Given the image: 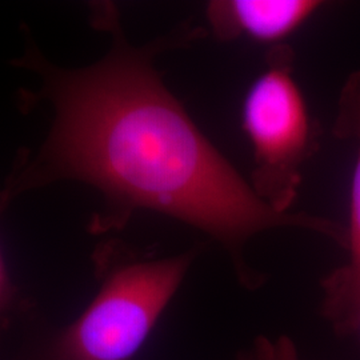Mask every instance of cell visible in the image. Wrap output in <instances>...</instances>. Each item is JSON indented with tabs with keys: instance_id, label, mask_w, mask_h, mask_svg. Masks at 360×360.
I'll return each mask as SVG.
<instances>
[{
	"instance_id": "52a82bcc",
	"label": "cell",
	"mask_w": 360,
	"mask_h": 360,
	"mask_svg": "<svg viewBox=\"0 0 360 360\" xmlns=\"http://www.w3.org/2000/svg\"><path fill=\"white\" fill-rule=\"evenodd\" d=\"M13 299V285L8 278V272L4 264V259L0 250V316L7 309Z\"/></svg>"
},
{
	"instance_id": "5b68a950",
	"label": "cell",
	"mask_w": 360,
	"mask_h": 360,
	"mask_svg": "<svg viewBox=\"0 0 360 360\" xmlns=\"http://www.w3.org/2000/svg\"><path fill=\"white\" fill-rule=\"evenodd\" d=\"M315 0H217L207 6V19L217 38L247 37L274 43L287 38L321 7Z\"/></svg>"
},
{
	"instance_id": "6da1fadb",
	"label": "cell",
	"mask_w": 360,
	"mask_h": 360,
	"mask_svg": "<svg viewBox=\"0 0 360 360\" xmlns=\"http://www.w3.org/2000/svg\"><path fill=\"white\" fill-rule=\"evenodd\" d=\"M90 20L110 35V47L84 67L51 62L22 25L23 51L11 65L31 74L34 84L18 91L16 102L23 114L49 110L51 122L41 142L16 155L0 186V215L27 193L80 183L102 198L92 233L120 230L142 210L163 214L220 242L248 288L260 279L243 252L259 232L296 227L345 242L346 233L330 220L266 205L166 87L155 58L191 38L190 30L138 47L115 4L92 3Z\"/></svg>"
},
{
	"instance_id": "8992f818",
	"label": "cell",
	"mask_w": 360,
	"mask_h": 360,
	"mask_svg": "<svg viewBox=\"0 0 360 360\" xmlns=\"http://www.w3.org/2000/svg\"><path fill=\"white\" fill-rule=\"evenodd\" d=\"M238 360H300L294 342L287 336L275 339L259 336L250 349L242 352Z\"/></svg>"
},
{
	"instance_id": "277c9868",
	"label": "cell",
	"mask_w": 360,
	"mask_h": 360,
	"mask_svg": "<svg viewBox=\"0 0 360 360\" xmlns=\"http://www.w3.org/2000/svg\"><path fill=\"white\" fill-rule=\"evenodd\" d=\"M335 135L358 142V159L352 181L351 227L347 245L349 262L323 284L324 314L340 331L360 327V70L348 77L339 99Z\"/></svg>"
},
{
	"instance_id": "7a4b0ae2",
	"label": "cell",
	"mask_w": 360,
	"mask_h": 360,
	"mask_svg": "<svg viewBox=\"0 0 360 360\" xmlns=\"http://www.w3.org/2000/svg\"><path fill=\"white\" fill-rule=\"evenodd\" d=\"M193 252L139 259L104 247L102 283L89 307L56 343L55 360H131L179 290Z\"/></svg>"
},
{
	"instance_id": "3957f363",
	"label": "cell",
	"mask_w": 360,
	"mask_h": 360,
	"mask_svg": "<svg viewBox=\"0 0 360 360\" xmlns=\"http://www.w3.org/2000/svg\"><path fill=\"white\" fill-rule=\"evenodd\" d=\"M243 104V127L252 144V188L271 208L290 212L300 167L311 154L312 129L303 94L292 77V51L276 47Z\"/></svg>"
}]
</instances>
